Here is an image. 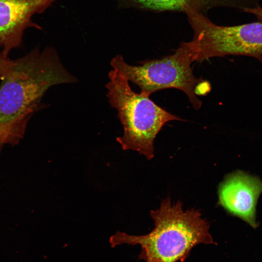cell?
Masks as SVG:
<instances>
[{"instance_id":"6da1fadb","label":"cell","mask_w":262,"mask_h":262,"mask_svg":"<svg viewBox=\"0 0 262 262\" xmlns=\"http://www.w3.org/2000/svg\"><path fill=\"white\" fill-rule=\"evenodd\" d=\"M154 228L148 233L133 235L117 231L109 239L112 247L118 245H139L140 260L146 262H183L195 246L215 244L210 232V225L199 210L184 211L178 201L172 204L170 198L162 200L160 207L150 211Z\"/></svg>"},{"instance_id":"7a4b0ae2","label":"cell","mask_w":262,"mask_h":262,"mask_svg":"<svg viewBox=\"0 0 262 262\" xmlns=\"http://www.w3.org/2000/svg\"><path fill=\"white\" fill-rule=\"evenodd\" d=\"M0 86V123L31 115L51 86L77 82L51 47L13 60Z\"/></svg>"},{"instance_id":"3957f363","label":"cell","mask_w":262,"mask_h":262,"mask_svg":"<svg viewBox=\"0 0 262 262\" xmlns=\"http://www.w3.org/2000/svg\"><path fill=\"white\" fill-rule=\"evenodd\" d=\"M108 77L106 96L117 111L123 129V135L117 137L116 141L123 150L135 151L152 159L154 141L162 127L168 121L181 119L157 105L149 96L134 92L129 81L117 70H111Z\"/></svg>"},{"instance_id":"277c9868","label":"cell","mask_w":262,"mask_h":262,"mask_svg":"<svg viewBox=\"0 0 262 262\" xmlns=\"http://www.w3.org/2000/svg\"><path fill=\"white\" fill-rule=\"evenodd\" d=\"M195 61L191 41L181 43L170 55L161 59L141 62L142 65L128 64L122 55L112 58L111 65L128 81L138 85L141 93L149 96L159 90L175 88L185 93L195 109L202 105L198 95L210 90V85L201 78L195 77L191 68Z\"/></svg>"},{"instance_id":"5b68a950","label":"cell","mask_w":262,"mask_h":262,"mask_svg":"<svg viewBox=\"0 0 262 262\" xmlns=\"http://www.w3.org/2000/svg\"><path fill=\"white\" fill-rule=\"evenodd\" d=\"M185 14L193 32L195 61L227 55L262 57V22L220 26L203 14L193 10Z\"/></svg>"},{"instance_id":"8992f818","label":"cell","mask_w":262,"mask_h":262,"mask_svg":"<svg viewBox=\"0 0 262 262\" xmlns=\"http://www.w3.org/2000/svg\"><path fill=\"white\" fill-rule=\"evenodd\" d=\"M262 193V181L241 170L227 175L218 189V204L229 214L252 228L258 227L256 207Z\"/></svg>"},{"instance_id":"52a82bcc","label":"cell","mask_w":262,"mask_h":262,"mask_svg":"<svg viewBox=\"0 0 262 262\" xmlns=\"http://www.w3.org/2000/svg\"><path fill=\"white\" fill-rule=\"evenodd\" d=\"M56 0H0V52L6 57L20 46L28 28H41L32 21Z\"/></svg>"},{"instance_id":"ba28073f","label":"cell","mask_w":262,"mask_h":262,"mask_svg":"<svg viewBox=\"0 0 262 262\" xmlns=\"http://www.w3.org/2000/svg\"><path fill=\"white\" fill-rule=\"evenodd\" d=\"M121 5L154 12L174 11L186 13L190 10L203 14L216 8L244 9V0H117Z\"/></svg>"},{"instance_id":"9c48e42d","label":"cell","mask_w":262,"mask_h":262,"mask_svg":"<svg viewBox=\"0 0 262 262\" xmlns=\"http://www.w3.org/2000/svg\"><path fill=\"white\" fill-rule=\"evenodd\" d=\"M30 116L29 115L13 121L0 123V144H18L23 136Z\"/></svg>"},{"instance_id":"30bf717a","label":"cell","mask_w":262,"mask_h":262,"mask_svg":"<svg viewBox=\"0 0 262 262\" xmlns=\"http://www.w3.org/2000/svg\"><path fill=\"white\" fill-rule=\"evenodd\" d=\"M13 60H9L0 52V80H2L10 70Z\"/></svg>"},{"instance_id":"8fae6325","label":"cell","mask_w":262,"mask_h":262,"mask_svg":"<svg viewBox=\"0 0 262 262\" xmlns=\"http://www.w3.org/2000/svg\"><path fill=\"white\" fill-rule=\"evenodd\" d=\"M245 12L253 14L257 17L262 19V7L256 6L253 8H245L243 10Z\"/></svg>"}]
</instances>
